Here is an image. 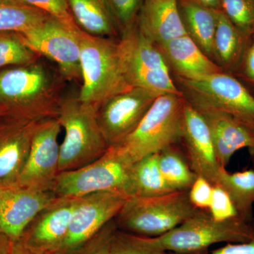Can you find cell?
<instances>
[{"label": "cell", "mask_w": 254, "mask_h": 254, "mask_svg": "<svg viewBox=\"0 0 254 254\" xmlns=\"http://www.w3.org/2000/svg\"><path fill=\"white\" fill-rule=\"evenodd\" d=\"M66 81L59 69L41 59L0 70V106L6 115L27 119L57 118Z\"/></svg>", "instance_id": "1"}, {"label": "cell", "mask_w": 254, "mask_h": 254, "mask_svg": "<svg viewBox=\"0 0 254 254\" xmlns=\"http://www.w3.org/2000/svg\"><path fill=\"white\" fill-rule=\"evenodd\" d=\"M82 86L78 99L98 108L130 86L124 69L120 38H101L80 32Z\"/></svg>", "instance_id": "2"}, {"label": "cell", "mask_w": 254, "mask_h": 254, "mask_svg": "<svg viewBox=\"0 0 254 254\" xmlns=\"http://www.w3.org/2000/svg\"><path fill=\"white\" fill-rule=\"evenodd\" d=\"M97 110L78 96L62 98L57 115L65 132L60 145V173L86 166L109 149L97 120Z\"/></svg>", "instance_id": "3"}, {"label": "cell", "mask_w": 254, "mask_h": 254, "mask_svg": "<svg viewBox=\"0 0 254 254\" xmlns=\"http://www.w3.org/2000/svg\"><path fill=\"white\" fill-rule=\"evenodd\" d=\"M252 234L250 222L240 218L218 221L206 210H200L165 235L144 238L150 248L163 253L205 254L217 244L247 242Z\"/></svg>", "instance_id": "4"}, {"label": "cell", "mask_w": 254, "mask_h": 254, "mask_svg": "<svg viewBox=\"0 0 254 254\" xmlns=\"http://www.w3.org/2000/svg\"><path fill=\"white\" fill-rule=\"evenodd\" d=\"M188 191L128 197L115 218L119 230L148 237L165 235L200 211L190 203Z\"/></svg>", "instance_id": "5"}, {"label": "cell", "mask_w": 254, "mask_h": 254, "mask_svg": "<svg viewBox=\"0 0 254 254\" xmlns=\"http://www.w3.org/2000/svg\"><path fill=\"white\" fill-rule=\"evenodd\" d=\"M185 103V96L160 95L133 133L115 147L134 163L178 144L183 136Z\"/></svg>", "instance_id": "6"}, {"label": "cell", "mask_w": 254, "mask_h": 254, "mask_svg": "<svg viewBox=\"0 0 254 254\" xmlns=\"http://www.w3.org/2000/svg\"><path fill=\"white\" fill-rule=\"evenodd\" d=\"M133 164L118 147H110L93 163L76 170L60 172L51 191L57 196L72 198L100 191H117L127 195Z\"/></svg>", "instance_id": "7"}, {"label": "cell", "mask_w": 254, "mask_h": 254, "mask_svg": "<svg viewBox=\"0 0 254 254\" xmlns=\"http://www.w3.org/2000/svg\"><path fill=\"white\" fill-rule=\"evenodd\" d=\"M120 48L130 86L184 96L173 81L170 66L161 52L142 34L137 23L123 32L120 38Z\"/></svg>", "instance_id": "8"}, {"label": "cell", "mask_w": 254, "mask_h": 254, "mask_svg": "<svg viewBox=\"0 0 254 254\" xmlns=\"http://www.w3.org/2000/svg\"><path fill=\"white\" fill-rule=\"evenodd\" d=\"M176 78L187 101L228 114L254 132V96L230 73L221 71L203 77Z\"/></svg>", "instance_id": "9"}, {"label": "cell", "mask_w": 254, "mask_h": 254, "mask_svg": "<svg viewBox=\"0 0 254 254\" xmlns=\"http://www.w3.org/2000/svg\"><path fill=\"white\" fill-rule=\"evenodd\" d=\"M81 31L48 16L34 27L18 33L38 56L56 63L66 81H81Z\"/></svg>", "instance_id": "10"}, {"label": "cell", "mask_w": 254, "mask_h": 254, "mask_svg": "<svg viewBox=\"0 0 254 254\" xmlns=\"http://www.w3.org/2000/svg\"><path fill=\"white\" fill-rule=\"evenodd\" d=\"M163 93L133 87L105 101L97 110L98 125L109 147L120 145L138 126Z\"/></svg>", "instance_id": "11"}, {"label": "cell", "mask_w": 254, "mask_h": 254, "mask_svg": "<svg viewBox=\"0 0 254 254\" xmlns=\"http://www.w3.org/2000/svg\"><path fill=\"white\" fill-rule=\"evenodd\" d=\"M128 197L100 191L76 198L66 239L55 254H70L116 218Z\"/></svg>", "instance_id": "12"}, {"label": "cell", "mask_w": 254, "mask_h": 254, "mask_svg": "<svg viewBox=\"0 0 254 254\" xmlns=\"http://www.w3.org/2000/svg\"><path fill=\"white\" fill-rule=\"evenodd\" d=\"M61 128L57 118L43 120L35 133L17 185L41 191L51 190L60 173L58 136Z\"/></svg>", "instance_id": "13"}, {"label": "cell", "mask_w": 254, "mask_h": 254, "mask_svg": "<svg viewBox=\"0 0 254 254\" xmlns=\"http://www.w3.org/2000/svg\"><path fill=\"white\" fill-rule=\"evenodd\" d=\"M43 120L8 115L0 118V188L18 185L35 133Z\"/></svg>", "instance_id": "14"}, {"label": "cell", "mask_w": 254, "mask_h": 254, "mask_svg": "<svg viewBox=\"0 0 254 254\" xmlns=\"http://www.w3.org/2000/svg\"><path fill=\"white\" fill-rule=\"evenodd\" d=\"M76 198L57 196L30 222L17 241L39 253L55 254L67 235Z\"/></svg>", "instance_id": "15"}, {"label": "cell", "mask_w": 254, "mask_h": 254, "mask_svg": "<svg viewBox=\"0 0 254 254\" xmlns=\"http://www.w3.org/2000/svg\"><path fill=\"white\" fill-rule=\"evenodd\" d=\"M56 197L51 190L19 185L0 188V232L17 242L37 214Z\"/></svg>", "instance_id": "16"}, {"label": "cell", "mask_w": 254, "mask_h": 254, "mask_svg": "<svg viewBox=\"0 0 254 254\" xmlns=\"http://www.w3.org/2000/svg\"><path fill=\"white\" fill-rule=\"evenodd\" d=\"M183 142L186 156L193 173L204 177L212 185L218 182L221 165L215 153L213 140L204 119L185 99L184 107Z\"/></svg>", "instance_id": "17"}, {"label": "cell", "mask_w": 254, "mask_h": 254, "mask_svg": "<svg viewBox=\"0 0 254 254\" xmlns=\"http://www.w3.org/2000/svg\"><path fill=\"white\" fill-rule=\"evenodd\" d=\"M190 103L204 119L222 167L226 168L238 150L254 146V132L236 118L207 105Z\"/></svg>", "instance_id": "18"}, {"label": "cell", "mask_w": 254, "mask_h": 254, "mask_svg": "<svg viewBox=\"0 0 254 254\" xmlns=\"http://www.w3.org/2000/svg\"><path fill=\"white\" fill-rule=\"evenodd\" d=\"M136 23L142 34L155 46L187 35L177 0H145Z\"/></svg>", "instance_id": "19"}, {"label": "cell", "mask_w": 254, "mask_h": 254, "mask_svg": "<svg viewBox=\"0 0 254 254\" xmlns=\"http://www.w3.org/2000/svg\"><path fill=\"white\" fill-rule=\"evenodd\" d=\"M176 77H203L224 71L188 35L156 46Z\"/></svg>", "instance_id": "20"}, {"label": "cell", "mask_w": 254, "mask_h": 254, "mask_svg": "<svg viewBox=\"0 0 254 254\" xmlns=\"http://www.w3.org/2000/svg\"><path fill=\"white\" fill-rule=\"evenodd\" d=\"M70 11L80 29L101 38L121 37V32L108 0H68Z\"/></svg>", "instance_id": "21"}, {"label": "cell", "mask_w": 254, "mask_h": 254, "mask_svg": "<svg viewBox=\"0 0 254 254\" xmlns=\"http://www.w3.org/2000/svg\"><path fill=\"white\" fill-rule=\"evenodd\" d=\"M179 11L187 35L214 62L213 41L217 11L194 0H177Z\"/></svg>", "instance_id": "22"}, {"label": "cell", "mask_w": 254, "mask_h": 254, "mask_svg": "<svg viewBox=\"0 0 254 254\" xmlns=\"http://www.w3.org/2000/svg\"><path fill=\"white\" fill-rule=\"evenodd\" d=\"M247 41L225 13L218 10L213 41L214 62L225 72H231L239 67Z\"/></svg>", "instance_id": "23"}, {"label": "cell", "mask_w": 254, "mask_h": 254, "mask_svg": "<svg viewBox=\"0 0 254 254\" xmlns=\"http://www.w3.org/2000/svg\"><path fill=\"white\" fill-rule=\"evenodd\" d=\"M173 191L160 173L158 153L145 156L132 165L127 197L158 196Z\"/></svg>", "instance_id": "24"}, {"label": "cell", "mask_w": 254, "mask_h": 254, "mask_svg": "<svg viewBox=\"0 0 254 254\" xmlns=\"http://www.w3.org/2000/svg\"><path fill=\"white\" fill-rule=\"evenodd\" d=\"M215 185L226 190L239 217L244 221L250 222L254 216V170L230 173L226 168H222Z\"/></svg>", "instance_id": "25"}, {"label": "cell", "mask_w": 254, "mask_h": 254, "mask_svg": "<svg viewBox=\"0 0 254 254\" xmlns=\"http://www.w3.org/2000/svg\"><path fill=\"white\" fill-rule=\"evenodd\" d=\"M186 158L177 145L168 147L158 153L160 173L168 186L175 191L190 190L196 179L197 175Z\"/></svg>", "instance_id": "26"}, {"label": "cell", "mask_w": 254, "mask_h": 254, "mask_svg": "<svg viewBox=\"0 0 254 254\" xmlns=\"http://www.w3.org/2000/svg\"><path fill=\"white\" fill-rule=\"evenodd\" d=\"M48 16L31 6L0 0V33H21L34 27Z\"/></svg>", "instance_id": "27"}, {"label": "cell", "mask_w": 254, "mask_h": 254, "mask_svg": "<svg viewBox=\"0 0 254 254\" xmlns=\"http://www.w3.org/2000/svg\"><path fill=\"white\" fill-rule=\"evenodd\" d=\"M38 56L16 32L0 33V70L36 61Z\"/></svg>", "instance_id": "28"}, {"label": "cell", "mask_w": 254, "mask_h": 254, "mask_svg": "<svg viewBox=\"0 0 254 254\" xmlns=\"http://www.w3.org/2000/svg\"><path fill=\"white\" fill-rule=\"evenodd\" d=\"M248 38L254 33V0H222L221 9Z\"/></svg>", "instance_id": "29"}, {"label": "cell", "mask_w": 254, "mask_h": 254, "mask_svg": "<svg viewBox=\"0 0 254 254\" xmlns=\"http://www.w3.org/2000/svg\"><path fill=\"white\" fill-rule=\"evenodd\" d=\"M36 8L56 18L72 29L78 30L68 6V0H7Z\"/></svg>", "instance_id": "30"}, {"label": "cell", "mask_w": 254, "mask_h": 254, "mask_svg": "<svg viewBox=\"0 0 254 254\" xmlns=\"http://www.w3.org/2000/svg\"><path fill=\"white\" fill-rule=\"evenodd\" d=\"M118 230L115 218L70 254H112V243Z\"/></svg>", "instance_id": "31"}, {"label": "cell", "mask_w": 254, "mask_h": 254, "mask_svg": "<svg viewBox=\"0 0 254 254\" xmlns=\"http://www.w3.org/2000/svg\"><path fill=\"white\" fill-rule=\"evenodd\" d=\"M112 254H164L150 248L144 237L118 230L114 235Z\"/></svg>", "instance_id": "32"}, {"label": "cell", "mask_w": 254, "mask_h": 254, "mask_svg": "<svg viewBox=\"0 0 254 254\" xmlns=\"http://www.w3.org/2000/svg\"><path fill=\"white\" fill-rule=\"evenodd\" d=\"M145 0H108L121 32L129 29L137 22L138 14Z\"/></svg>", "instance_id": "33"}, {"label": "cell", "mask_w": 254, "mask_h": 254, "mask_svg": "<svg viewBox=\"0 0 254 254\" xmlns=\"http://www.w3.org/2000/svg\"><path fill=\"white\" fill-rule=\"evenodd\" d=\"M208 210L210 216L218 221L240 218L230 195L218 185H213Z\"/></svg>", "instance_id": "34"}, {"label": "cell", "mask_w": 254, "mask_h": 254, "mask_svg": "<svg viewBox=\"0 0 254 254\" xmlns=\"http://www.w3.org/2000/svg\"><path fill=\"white\" fill-rule=\"evenodd\" d=\"M213 185L204 177L197 176L189 190L190 203L199 210H208L211 200Z\"/></svg>", "instance_id": "35"}, {"label": "cell", "mask_w": 254, "mask_h": 254, "mask_svg": "<svg viewBox=\"0 0 254 254\" xmlns=\"http://www.w3.org/2000/svg\"><path fill=\"white\" fill-rule=\"evenodd\" d=\"M252 229L251 238L245 242L227 244L211 252L205 254H254V216L250 222ZM164 254H177L165 252Z\"/></svg>", "instance_id": "36"}, {"label": "cell", "mask_w": 254, "mask_h": 254, "mask_svg": "<svg viewBox=\"0 0 254 254\" xmlns=\"http://www.w3.org/2000/svg\"><path fill=\"white\" fill-rule=\"evenodd\" d=\"M239 66L247 80L254 83V33L247 38V43Z\"/></svg>", "instance_id": "37"}, {"label": "cell", "mask_w": 254, "mask_h": 254, "mask_svg": "<svg viewBox=\"0 0 254 254\" xmlns=\"http://www.w3.org/2000/svg\"><path fill=\"white\" fill-rule=\"evenodd\" d=\"M10 254H53L48 253H39V252H34L28 249L27 247L23 246L19 242H14L11 246V252Z\"/></svg>", "instance_id": "38"}, {"label": "cell", "mask_w": 254, "mask_h": 254, "mask_svg": "<svg viewBox=\"0 0 254 254\" xmlns=\"http://www.w3.org/2000/svg\"><path fill=\"white\" fill-rule=\"evenodd\" d=\"M13 242L0 232V254H10Z\"/></svg>", "instance_id": "39"}, {"label": "cell", "mask_w": 254, "mask_h": 254, "mask_svg": "<svg viewBox=\"0 0 254 254\" xmlns=\"http://www.w3.org/2000/svg\"><path fill=\"white\" fill-rule=\"evenodd\" d=\"M194 1L210 9H221L222 0H194Z\"/></svg>", "instance_id": "40"}, {"label": "cell", "mask_w": 254, "mask_h": 254, "mask_svg": "<svg viewBox=\"0 0 254 254\" xmlns=\"http://www.w3.org/2000/svg\"><path fill=\"white\" fill-rule=\"evenodd\" d=\"M250 150L251 160H252V163H253V165L254 167V145L252 148H251Z\"/></svg>", "instance_id": "41"}, {"label": "cell", "mask_w": 254, "mask_h": 254, "mask_svg": "<svg viewBox=\"0 0 254 254\" xmlns=\"http://www.w3.org/2000/svg\"><path fill=\"white\" fill-rule=\"evenodd\" d=\"M4 115H6V113H5V111L1 106H0V118L1 117L4 116Z\"/></svg>", "instance_id": "42"}, {"label": "cell", "mask_w": 254, "mask_h": 254, "mask_svg": "<svg viewBox=\"0 0 254 254\" xmlns=\"http://www.w3.org/2000/svg\"><path fill=\"white\" fill-rule=\"evenodd\" d=\"M4 1H7V0H4Z\"/></svg>", "instance_id": "43"}]
</instances>
